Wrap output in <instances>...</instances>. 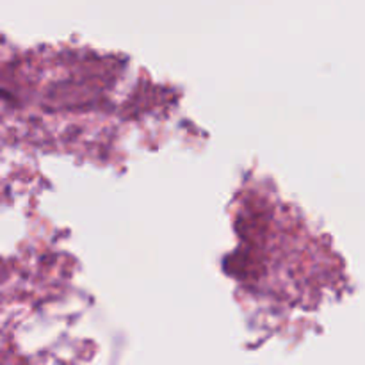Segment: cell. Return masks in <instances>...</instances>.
Listing matches in <instances>:
<instances>
[{
	"mask_svg": "<svg viewBox=\"0 0 365 365\" xmlns=\"http://www.w3.org/2000/svg\"><path fill=\"white\" fill-rule=\"evenodd\" d=\"M2 96H6V91H2V89H0V98H2Z\"/></svg>",
	"mask_w": 365,
	"mask_h": 365,
	"instance_id": "6da1fadb",
	"label": "cell"
}]
</instances>
